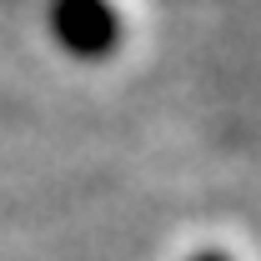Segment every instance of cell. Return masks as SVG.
<instances>
[{"label":"cell","instance_id":"obj_1","mask_svg":"<svg viewBox=\"0 0 261 261\" xmlns=\"http://www.w3.org/2000/svg\"><path fill=\"white\" fill-rule=\"evenodd\" d=\"M196 261H226V256H221V251H201Z\"/></svg>","mask_w":261,"mask_h":261}]
</instances>
